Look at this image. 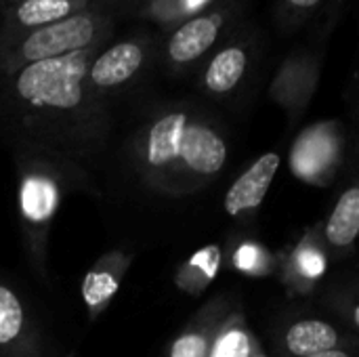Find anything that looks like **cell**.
Instances as JSON below:
<instances>
[{
	"instance_id": "1",
	"label": "cell",
	"mask_w": 359,
	"mask_h": 357,
	"mask_svg": "<svg viewBox=\"0 0 359 357\" xmlns=\"http://www.w3.org/2000/svg\"><path fill=\"white\" fill-rule=\"evenodd\" d=\"M103 44L0 76V135L11 149L50 154L86 170L107 151L111 103L86 82L88 61Z\"/></svg>"
},
{
	"instance_id": "2",
	"label": "cell",
	"mask_w": 359,
	"mask_h": 357,
	"mask_svg": "<svg viewBox=\"0 0 359 357\" xmlns=\"http://www.w3.org/2000/svg\"><path fill=\"white\" fill-rule=\"evenodd\" d=\"M229 151L221 118L191 99L151 103L124 143V158L139 183L164 198L210 187L225 170Z\"/></svg>"
},
{
	"instance_id": "3",
	"label": "cell",
	"mask_w": 359,
	"mask_h": 357,
	"mask_svg": "<svg viewBox=\"0 0 359 357\" xmlns=\"http://www.w3.org/2000/svg\"><path fill=\"white\" fill-rule=\"evenodd\" d=\"M11 151L17 166V208L25 257L34 274L46 280L50 225L67 191L88 189L90 173L50 154L34 149Z\"/></svg>"
},
{
	"instance_id": "4",
	"label": "cell",
	"mask_w": 359,
	"mask_h": 357,
	"mask_svg": "<svg viewBox=\"0 0 359 357\" xmlns=\"http://www.w3.org/2000/svg\"><path fill=\"white\" fill-rule=\"evenodd\" d=\"M116 19L118 13L109 4L95 2L57 23L32 29L0 48V76L107 42L116 32Z\"/></svg>"
},
{
	"instance_id": "5",
	"label": "cell",
	"mask_w": 359,
	"mask_h": 357,
	"mask_svg": "<svg viewBox=\"0 0 359 357\" xmlns=\"http://www.w3.org/2000/svg\"><path fill=\"white\" fill-rule=\"evenodd\" d=\"M246 0H215L204 11L164 32L156 63L170 78L196 74L202 61L242 23Z\"/></svg>"
},
{
	"instance_id": "6",
	"label": "cell",
	"mask_w": 359,
	"mask_h": 357,
	"mask_svg": "<svg viewBox=\"0 0 359 357\" xmlns=\"http://www.w3.org/2000/svg\"><path fill=\"white\" fill-rule=\"evenodd\" d=\"M261 34L250 23L238 27L196 69V86L208 101L225 103L246 88L261 57Z\"/></svg>"
},
{
	"instance_id": "7",
	"label": "cell",
	"mask_w": 359,
	"mask_h": 357,
	"mask_svg": "<svg viewBox=\"0 0 359 357\" xmlns=\"http://www.w3.org/2000/svg\"><path fill=\"white\" fill-rule=\"evenodd\" d=\"M158 38L151 32H135L120 40H107L88 61L86 82L90 90L114 103L137 86L156 63Z\"/></svg>"
},
{
	"instance_id": "8",
	"label": "cell",
	"mask_w": 359,
	"mask_h": 357,
	"mask_svg": "<svg viewBox=\"0 0 359 357\" xmlns=\"http://www.w3.org/2000/svg\"><path fill=\"white\" fill-rule=\"evenodd\" d=\"M322 63V50L299 46L290 50L276 69L267 95L286 114L290 124H297L309 107L320 84Z\"/></svg>"
},
{
	"instance_id": "9",
	"label": "cell",
	"mask_w": 359,
	"mask_h": 357,
	"mask_svg": "<svg viewBox=\"0 0 359 357\" xmlns=\"http://www.w3.org/2000/svg\"><path fill=\"white\" fill-rule=\"evenodd\" d=\"M0 357H46L40 326L19 290L0 278Z\"/></svg>"
},
{
	"instance_id": "10",
	"label": "cell",
	"mask_w": 359,
	"mask_h": 357,
	"mask_svg": "<svg viewBox=\"0 0 359 357\" xmlns=\"http://www.w3.org/2000/svg\"><path fill=\"white\" fill-rule=\"evenodd\" d=\"M280 357H307L332 349H358L355 335L322 316H294L276 339Z\"/></svg>"
},
{
	"instance_id": "11",
	"label": "cell",
	"mask_w": 359,
	"mask_h": 357,
	"mask_svg": "<svg viewBox=\"0 0 359 357\" xmlns=\"http://www.w3.org/2000/svg\"><path fill=\"white\" fill-rule=\"evenodd\" d=\"M280 154L278 151H267L263 154L261 158H257L227 189L225 194V200H223V206H225V213L233 219H244L248 215H255L278 170H280Z\"/></svg>"
},
{
	"instance_id": "12",
	"label": "cell",
	"mask_w": 359,
	"mask_h": 357,
	"mask_svg": "<svg viewBox=\"0 0 359 357\" xmlns=\"http://www.w3.org/2000/svg\"><path fill=\"white\" fill-rule=\"evenodd\" d=\"M233 305L227 297H217L204 305L168 347V357H210L212 345L227 322Z\"/></svg>"
},
{
	"instance_id": "13",
	"label": "cell",
	"mask_w": 359,
	"mask_h": 357,
	"mask_svg": "<svg viewBox=\"0 0 359 357\" xmlns=\"http://www.w3.org/2000/svg\"><path fill=\"white\" fill-rule=\"evenodd\" d=\"M343 133L339 122H322L307 128L294 145V170L307 181H318V175H324V168L341 158Z\"/></svg>"
},
{
	"instance_id": "14",
	"label": "cell",
	"mask_w": 359,
	"mask_h": 357,
	"mask_svg": "<svg viewBox=\"0 0 359 357\" xmlns=\"http://www.w3.org/2000/svg\"><path fill=\"white\" fill-rule=\"evenodd\" d=\"M130 263L133 255L128 250H109L86 271L82 280V301L90 320H97L111 303Z\"/></svg>"
},
{
	"instance_id": "15",
	"label": "cell",
	"mask_w": 359,
	"mask_h": 357,
	"mask_svg": "<svg viewBox=\"0 0 359 357\" xmlns=\"http://www.w3.org/2000/svg\"><path fill=\"white\" fill-rule=\"evenodd\" d=\"M359 234V187L351 183L341 191L332 213L328 215L322 236L318 238L320 246L328 255V261H343L353 252Z\"/></svg>"
},
{
	"instance_id": "16",
	"label": "cell",
	"mask_w": 359,
	"mask_h": 357,
	"mask_svg": "<svg viewBox=\"0 0 359 357\" xmlns=\"http://www.w3.org/2000/svg\"><path fill=\"white\" fill-rule=\"evenodd\" d=\"M328 255L316 236H307L284 261V276L292 288L309 290V286L326 274Z\"/></svg>"
},
{
	"instance_id": "17",
	"label": "cell",
	"mask_w": 359,
	"mask_h": 357,
	"mask_svg": "<svg viewBox=\"0 0 359 357\" xmlns=\"http://www.w3.org/2000/svg\"><path fill=\"white\" fill-rule=\"evenodd\" d=\"M212 2L215 0H143L137 6V13L143 19L156 23L162 32H168L187 17L204 11Z\"/></svg>"
},
{
	"instance_id": "18",
	"label": "cell",
	"mask_w": 359,
	"mask_h": 357,
	"mask_svg": "<svg viewBox=\"0 0 359 357\" xmlns=\"http://www.w3.org/2000/svg\"><path fill=\"white\" fill-rule=\"evenodd\" d=\"M221 261H223V255L219 246H206L198 250L187 263L179 267L177 284L187 292H194V295L202 292L215 280L221 267Z\"/></svg>"
},
{
	"instance_id": "19",
	"label": "cell",
	"mask_w": 359,
	"mask_h": 357,
	"mask_svg": "<svg viewBox=\"0 0 359 357\" xmlns=\"http://www.w3.org/2000/svg\"><path fill=\"white\" fill-rule=\"evenodd\" d=\"M259 353L261 351L246 330L242 316L233 309L212 345L210 357H257Z\"/></svg>"
},
{
	"instance_id": "20",
	"label": "cell",
	"mask_w": 359,
	"mask_h": 357,
	"mask_svg": "<svg viewBox=\"0 0 359 357\" xmlns=\"http://www.w3.org/2000/svg\"><path fill=\"white\" fill-rule=\"evenodd\" d=\"M326 0H278L276 4V21L284 34H292L301 29L307 21H311Z\"/></svg>"
},
{
	"instance_id": "21",
	"label": "cell",
	"mask_w": 359,
	"mask_h": 357,
	"mask_svg": "<svg viewBox=\"0 0 359 357\" xmlns=\"http://www.w3.org/2000/svg\"><path fill=\"white\" fill-rule=\"evenodd\" d=\"M326 305L341 320L343 328L349 326V330L355 335V330H358V292H355V286H351V288L334 286L326 299Z\"/></svg>"
},
{
	"instance_id": "22",
	"label": "cell",
	"mask_w": 359,
	"mask_h": 357,
	"mask_svg": "<svg viewBox=\"0 0 359 357\" xmlns=\"http://www.w3.org/2000/svg\"><path fill=\"white\" fill-rule=\"evenodd\" d=\"M233 265L244 274H267L271 267V255L257 244H242L233 255Z\"/></svg>"
},
{
	"instance_id": "23",
	"label": "cell",
	"mask_w": 359,
	"mask_h": 357,
	"mask_svg": "<svg viewBox=\"0 0 359 357\" xmlns=\"http://www.w3.org/2000/svg\"><path fill=\"white\" fill-rule=\"evenodd\" d=\"M358 349H332V351H324V353H316V356L307 357H355Z\"/></svg>"
},
{
	"instance_id": "24",
	"label": "cell",
	"mask_w": 359,
	"mask_h": 357,
	"mask_svg": "<svg viewBox=\"0 0 359 357\" xmlns=\"http://www.w3.org/2000/svg\"><path fill=\"white\" fill-rule=\"evenodd\" d=\"M141 2H143V0H111V8H114L116 13L122 11V8H126V6L137 11V6H139Z\"/></svg>"
},
{
	"instance_id": "25",
	"label": "cell",
	"mask_w": 359,
	"mask_h": 357,
	"mask_svg": "<svg viewBox=\"0 0 359 357\" xmlns=\"http://www.w3.org/2000/svg\"><path fill=\"white\" fill-rule=\"evenodd\" d=\"M95 2H105V0H95ZM105 4H107V2H105Z\"/></svg>"
},
{
	"instance_id": "26",
	"label": "cell",
	"mask_w": 359,
	"mask_h": 357,
	"mask_svg": "<svg viewBox=\"0 0 359 357\" xmlns=\"http://www.w3.org/2000/svg\"><path fill=\"white\" fill-rule=\"evenodd\" d=\"M105 2H107V4H109V6H111V0H105Z\"/></svg>"
}]
</instances>
